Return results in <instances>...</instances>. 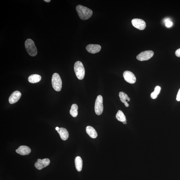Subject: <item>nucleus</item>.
Masks as SVG:
<instances>
[{
	"label": "nucleus",
	"mask_w": 180,
	"mask_h": 180,
	"mask_svg": "<svg viewBox=\"0 0 180 180\" xmlns=\"http://www.w3.org/2000/svg\"><path fill=\"white\" fill-rule=\"evenodd\" d=\"M76 10L80 19L83 20L89 19L92 15V10L82 5H78L76 7Z\"/></svg>",
	"instance_id": "f257e3e1"
},
{
	"label": "nucleus",
	"mask_w": 180,
	"mask_h": 180,
	"mask_svg": "<svg viewBox=\"0 0 180 180\" xmlns=\"http://www.w3.org/2000/svg\"><path fill=\"white\" fill-rule=\"evenodd\" d=\"M25 46L27 53L31 56L34 57L37 54V49L34 41L28 39L25 43Z\"/></svg>",
	"instance_id": "f03ea898"
},
{
	"label": "nucleus",
	"mask_w": 180,
	"mask_h": 180,
	"mask_svg": "<svg viewBox=\"0 0 180 180\" xmlns=\"http://www.w3.org/2000/svg\"><path fill=\"white\" fill-rule=\"evenodd\" d=\"M74 70L76 77L80 80L84 79L85 73V70L83 65L81 62H76L74 65Z\"/></svg>",
	"instance_id": "7ed1b4c3"
},
{
	"label": "nucleus",
	"mask_w": 180,
	"mask_h": 180,
	"mask_svg": "<svg viewBox=\"0 0 180 180\" xmlns=\"http://www.w3.org/2000/svg\"><path fill=\"white\" fill-rule=\"evenodd\" d=\"M52 84L53 88L55 91L59 92L61 91L62 86V82L59 74L55 73H54L52 78Z\"/></svg>",
	"instance_id": "20e7f679"
},
{
	"label": "nucleus",
	"mask_w": 180,
	"mask_h": 180,
	"mask_svg": "<svg viewBox=\"0 0 180 180\" xmlns=\"http://www.w3.org/2000/svg\"><path fill=\"white\" fill-rule=\"evenodd\" d=\"M103 98L101 95L97 97L95 102L94 109L95 113L98 115H100L102 113L103 110Z\"/></svg>",
	"instance_id": "39448f33"
},
{
	"label": "nucleus",
	"mask_w": 180,
	"mask_h": 180,
	"mask_svg": "<svg viewBox=\"0 0 180 180\" xmlns=\"http://www.w3.org/2000/svg\"><path fill=\"white\" fill-rule=\"evenodd\" d=\"M154 53L152 51H146L141 53L136 57L138 61H147L151 58L154 55Z\"/></svg>",
	"instance_id": "423d86ee"
},
{
	"label": "nucleus",
	"mask_w": 180,
	"mask_h": 180,
	"mask_svg": "<svg viewBox=\"0 0 180 180\" xmlns=\"http://www.w3.org/2000/svg\"><path fill=\"white\" fill-rule=\"evenodd\" d=\"M50 163V160L49 158H45L42 160L38 159V161L35 163L34 165L37 169L41 170V169L48 166Z\"/></svg>",
	"instance_id": "0eeeda50"
},
{
	"label": "nucleus",
	"mask_w": 180,
	"mask_h": 180,
	"mask_svg": "<svg viewBox=\"0 0 180 180\" xmlns=\"http://www.w3.org/2000/svg\"><path fill=\"white\" fill-rule=\"evenodd\" d=\"M132 25L134 27L140 30H144L146 27V24L144 20L135 18L131 21Z\"/></svg>",
	"instance_id": "6e6552de"
},
{
	"label": "nucleus",
	"mask_w": 180,
	"mask_h": 180,
	"mask_svg": "<svg viewBox=\"0 0 180 180\" xmlns=\"http://www.w3.org/2000/svg\"><path fill=\"white\" fill-rule=\"evenodd\" d=\"M123 76L126 82L130 84L135 83L136 78L134 74L131 71H125L124 72Z\"/></svg>",
	"instance_id": "1a4fd4ad"
},
{
	"label": "nucleus",
	"mask_w": 180,
	"mask_h": 180,
	"mask_svg": "<svg viewBox=\"0 0 180 180\" xmlns=\"http://www.w3.org/2000/svg\"><path fill=\"white\" fill-rule=\"evenodd\" d=\"M21 93L18 91H16L12 93L9 98V103L12 104L18 102L21 96Z\"/></svg>",
	"instance_id": "9d476101"
},
{
	"label": "nucleus",
	"mask_w": 180,
	"mask_h": 180,
	"mask_svg": "<svg viewBox=\"0 0 180 180\" xmlns=\"http://www.w3.org/2000/svg\"><path fill=\"white\" fill-rule=\"evenodd\" d=\"M101 47L98 44H89L86 47V49L88 52L94 54L98 53L101 50Z\"/></svg>",
	"instance_id": "9b49d317"
},
{
	"label": "nucleus",
	"mask_w": 180,
	"mask_h": 180,
	"mask_svg": "<svg viewBox=\"0 0 180 180\" xmlns=\"http://www.w3.org/2000/svg\"><path fill=\"white\" fill-rule=\"evenodd\" d=\"M31 150L29 147L22 146H20L16 150V152L18 154L22 156H25L29 154L31 152Z\"/></svg>",
	"instance_id": "f8f14e48"
},
{
	"label": "nucleus",
	"mask_w": 180,
	"mask_h": 180,
	"mask_svg": "<svg viewBox=\"0 0 180 180\" xmlns=\"http://www.w3.org/2000/svg\"><path fill=\"white\" fill-rule=\"evenodd\" d=\"M57 132L59 134L60 137L62 140H67L69 137V132L65 128H60L59 130H58Z\"/></svg>",
	"instance_id": "ddd939ff"
},
{
	"label": "nucleus",
	"mask_w": 180,
	"mask_h": 180,
	"mask_svg": "<svg viewBox=\"0 0 180 180\" xmlns=\"http://www.w3.org/2000/svg\"><path fill=\"white\" fill-rule=\"evenodd\" d=\"M119 96L120 98V100L121 102L125 104V106L127 107H129V105L128 104V101H130V98L128 96V95L126 94L125 93L123 92H120L119 93Z\"/></svg>",
	"instance_id": "4468645a"
},
{
	"label": "nucleus",
	"mask_w": 180,
	"mask_h": 180,
	"mask_svg": "<svg viewBox=\"0 0 180 180\" xmlns=\"http://www.w3.org/2000/svg\"><path fill=\"white\" fill-rule=\"evenodd\" d=\"M86 133L91 138H95L98 136V134L94 128L91 126H88L86 129Z\"/></svg>",
	"instance_id": "2eb2a0df"
},
{
	"label": "nucleus",
	"mask_w": 180,
	"mask_h": 180,
	"mask_svg": "<svg viewBox=\"0 0 180 180\" xmlns=\"http://www.w3.org/2000/svg\"><path fill=\"white\" fill-rule=\"evenodd\" d=\"M41 79V76L37 74H32L28 78L29 82L33 84L40 82Z\"/></svg>",
	"instance_id": "dca6fc26"
},
{
	"label": "nucleus",
	"mask_w": 180,
	"mask_h": 180,
	"mask_svg": "<svg viewBox=\"0 0 180 180\" xmlns=\"http://www.w3.org/2000/svg\"><path fill=\"white\" fill-rule=\"evenodd\" d=\"M75 164L76 169L78 171L82 170V160L80 156L76 157L75 159Z\"/></svg>",
	"instance_id": "f3484780"
},
{
	"label": "nucleus",
	"mask_w": 180,
	"mask_h": 180,
	"mask_svg": "<svg viewBox=\"0 0 180 180\" xmlns=\"http://www.w3.org/2000/svg\"><path fill=\"white\" fill-rule=\"evenodd\" d=\"M78 105L76 104H74L72 105L71 109L70 111V114L73 117H76L78 115Z\"/></svg>",
	"instance_id": "a211bd4d"
},
{
	"label": "nucleus",
	"mask_w": 180,
	"mask_h": 180,
	"mask_svg": "<svg viewBox=\"0 0 180 180\" xmlns=\"http://www.w3.org/2000/svg\"><path fill=\"white\" fill-rule=\"evenodd\" d=\"M116 117L119 121L123 122L127 121L126 117L123 113L121 110H119L116 115Z\"/></svg>",
	"instance_id": "6ab92c4d"
},
{
	"label": "nucleus",
	"mask_w": 180,
	"mask_h": 180,
	"mask_svg": "<svg viewBox=\"0 0 180 180\" xmlns=\"http://www.w3.org/2000/svg\"><path fill=\"white\" fill-rule=\"evenodd\" d=\"M161 90L160 87L157 86L155 87L154 92L151 93V98L152 99H154L157 98L158 95L160 94Z\"/></svg>",
	"instance_id": "aec40b11"
},
{
	"label": "nucleus",
	"mask_w": 180,
	"mask_h": 180,
	"mask_svg": "<svg viewBox=\"0 0 180 180\" xmlns=\"http://www.w3.org/2000/svg\"><path fill=\"white\" fill-rule=\"evenodd\" d=\"M165 26H166L167 28H170L173 26V23L172 22L169 21L167 22H165Z\"/></svg>",
	"instance_id": "412c9836"
},
{
	"label": "nucleus",
	"mask_w": 180,
	"mask_h": 180,
	"mask_svg": "<svg viewBox=\"0 0 180 180\" xmlns=\"http://www.w3.org/2000/svg\"><path fill=\"white\" fill-rule=\"evenodd\" d=\"M175 54L177 57H180V48L177 49L176 51Z\"/></svg>",
	"instance_id": "4be33fe9"
},
{
	"label": "nucleus",
	"mask_w": 180,
	"mask_h": 180,
	"mask_svg": "<svg viewBox=\"0 0 180 180\" xmlns=\"http://www.w3.org/2000/svg\"><path fill=\"white\" fill-rule=\"evenodd\" d=\"M176 99L177 101H180V88L178 92Z\"/></svg>",
	"instance_id": "5701e85b"
},
{
	"label": "nucleus",
	"mask_w": 180,
	"mask_h": 180,
	"mask_svg": "<svg viewBox=\"0 0 180 180\" xmlns=\"http://www.w3.org/2000/svg\"><path fill=\"white\" fill-rule=\"evenodd\" d=\"M169 21H171L170 20V19H169V18H167V19H165L164 20V22H167Z\"/></svg>",
	"instance_id": "b1692460"
},
{
	"label": "nucleus",
	"mask_w": 180,
	"mask_h": 180,
	"mask_svg": "<svg viewBox=\"0 0 180 180\" xmlns=\"http://www.w3.org/2000/svg\"><path fill=\"white\" fill-rule=\"evenodd\" d=\"M44 1L45 2H47V3H49L51 1V0H44Z\"/></svg>",
	"instance_id": "393cba45"
},
{
	"label": "nucleus",
	"mask_w": 180,
	"mask_h": 180,
	"mask_svg": "<svg viewBox=\"0 0 180 180\" xmlns=\"http://www.w3.org/2000/svg\"><path fill=\"white\" fill-rule=\"evenodd\" d=\"M59 128L58 127H56V128H55L56 130L57 131H58V130H59Z\"/></svg>",
	"instance_id": "a878e982"
},
{
	"label": "nucleus",
	"mask_w": 180,
	"mask_h": 180,
	"mask_svg": "<svg viewBox=\"0 0 180 180\" xmlns=\"http://www.w3.org/2000/svg\"><path fill=\"white\" fill-rule=\"evenodd\" d=\"M123 123L124 124H126L127 123V121H123Z\"/></svg>",
	"instance_id": "bb28decb"
}]
</instances>
